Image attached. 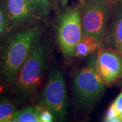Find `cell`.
Listing matches in <instances>:
<instances>
[{"label": "cell", "mask_w": 122, "mask_h": 122, "mask_svg": "<svg viewBox=\"0 0 122 122\" xmlns=\"http://www.w3.org/2000/svg\"><path fill=\"white\" fill-rule=\"evenodd\" d=\"M9 30L8 18L3 0H0V39Z\"/></svg>", "instance_id": "cell-14"}, {"label": "cell", "mask_w": 122, "mask_h": 122, "mask_svg": "<svg viewBox=\"0 0 122 122\" xmlns=\"http://www.w3.org/2000/svg\"><path fill=\"white\" fill-rule=\"evenodd\" d=\"M8 18L9 30L37 22H48L30 0H3ZM8 30V31H9Z\"/></svg>", "instance_id": "cell-8"}, {"label": "cell", "mask_w": 122, "mask_h": 122, "mask_svg": "<svg viewBox=\"0 0 122 122\" xmlns=\"http://www.w3.org/2000/svg\"><path fill=\"white\" fill-rule=\"evenodd\" d=\"M112 105H113L114 107L117 110L118 112L121 109H122V89L119 94L117 96L115 100H114L113 102L112 103Z\"/></svg>", "instance_id": "cell-17"}, {"label": "cell", "mask_w": 122, "mask_h": 122, "mask_svg": "<svg viewBox=\"0 0 122 122\" xmlns=\"http://www.w3.org/2000/svg\"><path fill=\"white\" fill-rule=\"evenodd\" d=\"M119 117L121 118L122 120V109H121V110L119 111Z\"/></svg>", "instance_id": "cell-20"}, {"label": "cell", "mask_w": 122, "mask_h": 122, "mask_svg": "<svg viewBox=\"0 0 122 122\" xmlns=\"http://www.w3.org/2000/svg\"><path fill=\"white\" fill-rule=\"evenodd\" d=\"M108 2H109L110 4L113 7L115 4H117L118 3H120V2H122V0H107Z\"/></svg>", "instance_id": "cell-18"}, {"label": "cell", "mask_w": 122, "mask_h": 122, "mask_svg": "<svg viewBox=\"0 0 122 122\" xmlns=\"http://www.w3.org/2000/svg\"><path fill=\"white\" fill-rule=\"evenodd\" d=\"M100 47H109L122 54V2L113 7Z\"/></svg>", "instance_id": "cell-9"}, {"label": "cell", "mask_w": 122, "mask_h": 122, "mask_svg": "<svg viewBox=\"0 0 122 122\" xmlns=\"http://www.w3.org/2000/svg\"><path fill=\"white\" fill-rule=\"evenodd\" d=\"M118 115H119V112L117 111V110L114 107L113 105L111 104L106 111V113L104 117V122H109V121L112 118L117 116Z\"/></svg>", "instance_id": "cell-16"}, {"label": "cell", "mask_w": 122, "mask_h": 122, "mask_svg": "<svg viewBox=\"0 0 122 122\" xmlns=\"http://www.w3.org/2000/svg\"><path fill=\"white\" fill-rule=\"evenodd\" d=\"M16 105L11 98L0 96V122H13L18 110Z\"/></svg>", "instance_id": "cell-12"}, {"label": "cell", "mask_w": 122, "mask_h": 122, "mask_svg": "<svg viewBox=\"0 0 122 122\" xmlns=\"http://www.w3.org/2000/svg\"><path fill=\"white\" fill-rule=\"evenodd\" d=\"M100 47V44L94 37L83 35L75 49L74 58H84L96 52Z\"/></svg>", "instance_id": "cell-10"}, {"label": "cell", "mask_w": 122, "mask_h": 122, "mask_svg": "<svg viewBox=\"0 0 122 122\" xmlns=\"http://www.w3.org/2000/svg\"><path fill=\"white\" fill-rule=\"evenodd\" d=\"M32 4L44 18L46 20H48L50 14L56 9L59 5L58 0H30Z\"/></svg>", "instance_id": "cell-13"}, {"label": "cell", "mask_w": 122, "mask_h": 122, "mask_svg": "<svg viewBox=\"0 0 122 122\" xmlns=\"http://www.w3.org/2000/svg\"><path fill=\"white\" fill-rule=\"evenodd\" d=\"M47 22L30 23L9 30L0 44V89L14 83L31 51L46 34Z\"/></svg>", "instance_id": "cell-1"}, {"label": "cell", "mask_w": 122, "mask_h": 122, "mask_svg": "<svg viewBox=\"0 0 122 122\" xmlns=\"http://www.w3.org/2000/svg\"><path fill=\"white\" fill-rule=\"evenodd\" d=\"M105 88L97 69L96 52L87 56L73 77L72 100L75 109L81 113H89L102 97Z\"/></svg>", "instance_id": "cell-3"}, {"label": "cell", "mask_w": 122, "mask_h": 122, "mask_svg": "<svg viewBox=\"0 0 122 122\" xmlns=\"http://www.w3.org/2000/svg\"><path fill=\"white\" fill-rule=\"evenodd\" d=\"M96 66L106 86H111L122 79V54L109 47L96 51Z\"/></svg>", "instance_id": "cell-7"}, {"label": "cell", "mask_w": 122, "mask_h": 122, "mask_svg": "<svg viewBox=\"0 0 122 122\" xmlns=\"http://www.w3.org/2000/svg\"><path fill=\"white\" fill-rule=\"evenodd\" d=\"M83 35L94 37L101 45L113 6L107 0H79Z\"/></svg>", "instance_id": "cell-6"}, {"label": "cell", "mask_w": 122, "mask_h": 122, "mask_svg": "<svg viewBox=\"0 0 122 122\" xmlns=\"http://www.w3.org/2000/svg\"><path fill=\"white\" fill-rule=\"evenodd\" d=\"M39 117H40V122H55L54 117L53 114L49 110L44 108L42 106H41Z\"/></svg>", "instance_id": "cell-15"}, {"label": "cell", "mask_w": 122, "mask_h": 122, "mask_svg": "<svg viewBox=\"0 0 122 122\" xmlns=\"http://www.w3.org/2000/svg\"><path fill=\"white\" fill-rule=\"evenodd\" d=\"M51 35L46 34L31 51L10 87V98L20 106L36 103L52 56Z\"/></svg>", "instance_id": "cell-2"}, {"label": "cell", "mask_w": 122, "mask_h": 122, "mask_svg": "<svg viewBox=\"0 0 122 122\" xmlns=\"http://www.w3.org/2000/svg\"><path fill=\"white\" fill-rule=\"evenodd\" d=\"M36 103L49 110L55 122L66 121L69 100L65 74L60 67L53 66L49 69Z\"/></svg>", "instance_id": "cell-5"}, {"label": "cell", "mask_w": 122, "mask_h": 122, "mask_svg": "<svg viewBox=\"0 0 122 122\" xmlns=\"http://www.w3.org/2000/svg\"><path fill=\"white\" fill-rule=\"evenodd\" d=\"M69 0H58V4H59V5H61V6H65L66 5L68 4V2H69Z\"/></svg>", "instance_id": "cell-19"}, {"label": "cell", "mask_w": 122, "mask_h": 122, "mask_svg": "<svg viewBox=\"0 0 122 122\" xmlns=\"http://www.w3.org/2000/svg\"><path fill=\"white\" fill-rule=\"evenodd\" d=\"M40 110L41 106L37 104L24 106L22 109L18 110L13 122H41Z\"/></svg>", "instance_id": "cell-11"}, {"label": "cell", "mask_w": 122, "mask_h": 122, "mask_svg": "<svg viewBox=\"0 0 122 122\" xmlns=\"http://www.w3.org/2000/svg\"><path fill=\"white\" fill-rule=\"evenodd\" d=\"M54 22V39L57 46L66 61H72L75 47L83 35L79 1L72 5L63 6Z\"/></svg>", "instance_id": "cell-4"}]
</instances>
